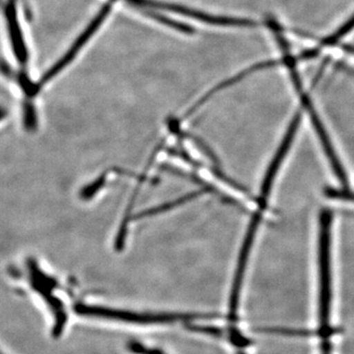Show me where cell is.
I'll use <instances>...</instances> for the list:
<instances>
[{"instance_id":"cell-1","label":"cell","mask_w":354,"mask_h":354,"mask_svg":"<svg viewBox=\"0 0 354 354\" xmlns=\"http://www.w3.org/2000/svg\"><path fill=\"white\" fill-rule=\"evenodd\" d=\"M333 212L324 209L320 214L319 227V320L318 334L322 341L324 354H330V337L334 332L330 326L332 302V274H330V241H332Z\"/></svg>"},{"instance_id":"cell-2","label":"cell","mask_w":354,"mask_h":354,"mask_svg":"<svg viewBox=\"0 0 354 354\" xmlns=\"http://www.w3.org/2000/svg\"><path fill=\"white\" fill-rule=\"evenodd\" d=\"M286 158L285 151H277L276 155L272 158L271 165L266 172L264 180H263L262 187H261L260 196L257 199V207L253 213L252 220L249 223L248 228L244 237L243 244H242L241 252H239V262H237L236 272H235L234 281L236 283H242L248 264L249 257H250L251 250H252L254 241H255L256 235H257L258 228L265 211L268 208V201H269L270 194L272 192V185H274V179L278 176L281 165Z\"/></svg>"},{"instance_id":"cell-3","label":"cell","mask_w":354,"mask_h":354,"mask_svg":"<svg viewBox=\"0 0 354 354\" xmlns=\"http://www.w3.org/2000/svg\"><path fill=\"white\" fill-rule=\"evenodd\" d=\"M77 313L83 316L97 317V318L109 319V320L121 321V322L141 324V325H152V324H169L177 321H190L196 319L214 318L212 315H190V314H153L136 313V312L125 311L106 308V307L88 306L79 304L75 307Z\"/></svg>"},{"instance_id":"cell-4","label":"cell","mask_w":354,"mask_h":354,"mask_svg":"<svg viewBox=\"0 0 354 354\" xmlns=\"http://www.w3.org/2000/svg\"><path fill=\"white\" fill-rule=\"evenodd\" d=\"M125 1L130 6L136 7L137 9L150 8L153 10L160 9V10L181 14V15L187 16L192 19L207 23V24L225 26V27H253L255 26L253 21L249 19L211 15V14L201 12V11L194 10V9L178 6V4L165 3V2L156 1V0H125Z\"/></svg>"},{"instance_id":"cell-5","label":"cell","mask_w":354,"mask_h":354,"mask_svg":"<svg viewBox=\"0 0 354 354\" xmlns=\"http://www.w3.org/2000/svg\"><path fill=\"white\" fill-rule=\"evenodd\" d=\"M4 11H6V17L7 23H8L9 32H10L11 43H12L16 57L21 64H26L28 60V51L19 25H18L17 17H16L17 15H16L15 0H7Z\"/></svg>"},{"instance_id":"cell-6","label":"cell","mask_w":354,"mask_h":354,"mask_svg":"<svg viewBox=\"0 0 354 354\" xmlns=\"http://www.w3.org/2000/svg\"><path fill=\"white\" fill-rule=\"evenodd\" d=\"M139 10H141V12L152 18V19L158 21V22L162 23V24L167 26V27L172 28V29H176L177 31L187 35H192L193 32H194V29L190 27V26L183 24V23L178 22V21L165 17V16L162 15V14L156 12L153 9L140 8Z\"/></svg>"},{"instance_id":"cell-7","label":"cell","mask_w":354,"mask_h":354,"mask_svg":"<svg viewBox=\"0 0 354 354\" xmlns=\"http://www.w3.org/2000/svg\"><path fill=\"white\" fill-rule=\"evenodd\" d=\"M325 195L330 199L339 200V201L354 203V192L348 188H326Z\"/></svg>"},{"instance_id":"cell-8","label":"cell","mask_w":354,"mask_h":354,"mask_svg":"<svg viewBox=\"0 0 354 354\" xmlns=\"http://www.w3.org/2000/svg\"><path fill=\"white\" fill-rule=\"evenodd\" d=\"M128 351L134 354H165L164 351L155 348H148L145 344L136 341H130L127 344Z\"/></svg>"}]
</instances>
